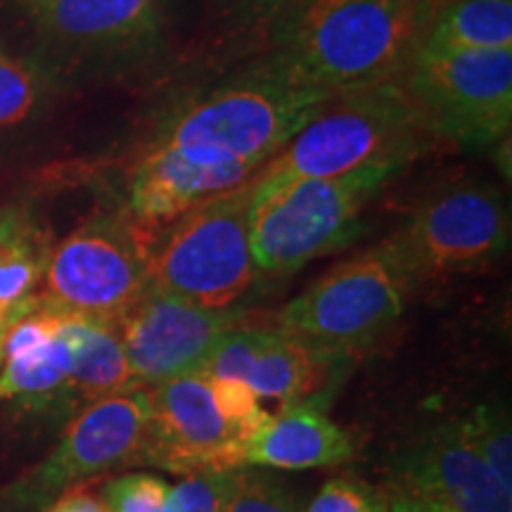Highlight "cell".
<instances>
[{
  "instance_id": "obj_29",
  "label": "cell",
  "mask_w": 512,
  "mask_h": 512,
  "mask_svg": "<svg viewBox=\"0 0 512 512\" xmlns=\"http://www.w3.org/2000/svg\"><path fill=\"white\" fill-rule=\"evenodd\" d=\"M387 512H448V510H444L437 503L427 501V498H420L415 494H408V491L389 486Z\"/></svg>"
},
{
  "instance_id": "obj_6",
  "label": "cell",
  "mask_w": 512,
  "mask_h": 512,
  "mask_svg": "<svg viewBox=\"0 0 512 512\" xmlns=\"http://www.w3.org/2000/svg\"><path fill=\"white\" fill-rule=\"evenodd\" d=\"M413 287V278L384 240L313 280L278 311L275 325L320 354L344 356L392 328Z\"/></svg>"
},
{
  "instance_id": "obj_8",
  "label": "cell",
  "mask_w": 512,
  "mask_h": 512,
  "mask_svg": "<svg viewBox=\"0 0 512 512\" xmlns=\"http://www.w3.org/2000/svg\"><path fill=\"white\" fill-rule=\"evenodd\" d=\"M399 81L437 138L465 150H484L508 138L512 50L420 46Z\"/></svg>"
},
{
  "instance_id": "obj_25",
  "label": "cell",
  "mask_w": 512,
  "mask_h": 512,
  "mask_svg": "<svg viewBox=\"0 0 512 512\" xmlns=\"http://www.w3.org/2000/svg\"><path fill=\"white\" fill-rule=\"evenodd\" d=\"M302 512H387V494L354 477H335L323 484Z\"/></svg>"
},
{
  "instance_id": "obj_12",
  "label": "cell",
  "mask_w": 512,
  "mask_h": 512,
  "mask_svg": "<svg viewBox=\"0 0 512 512\" xmlns=\"http://www.w3.org/2000/svg\"><path fill=\"white\" fill-rule=\"evenodd\" d=\"M240 320L238 309H204L150 285L119 320L133 384L152 389L178 375L200 373L216 342Z\"/></svg>"
},
{
  "instance_id": "obj_16",
  "label": "cell",
  "mask_w": 512,
  "mask_h": 512,
  "mask_svg": "<svg viewBox=\"0 0 512 512\" xmlns=\"http://www.w3.org/2000/svg\"><path fill=\"white\" fill-rule=\"evenodd\" d=\"M330 358L278 325L249 328L240 323L216 342L200 373L214 380L245 382L259 399L290 406L311 392L320 366Z\"/></svg>"
},
{
  "instance_id": "obj_9",
  "label": "cell",
  "mask_w": 512,
  "mask_h": 512,
  "mask_svg": "<svg viewBox=\"0 0 512 512\" xmlns=\"http://www.w3.org/2000/svg\"><path fill=\"white\" fill-rule=\"evenodd\" d=\"M147 422L150 392L143 387L83 406L48 456L0 489V512H43L83 479L138 463Z\"/></svg>"
},
{
  "instance_id": "obj_26",
  "label": "cell",
  "mask_w": 512,
  "mask_h": 512,
  "mask_svg": "<svg viewBox=\"0 0 512 512\" xmlns=\"http://www.w3.org/2000/svg\"><path fill=\"white\" fill-rule=\"evenodd\" d=\"M233 472H197L171 491V512H223Z\"/></svg>"
},
{
  "instance_id": "obj_23",
  "label": "cell",
  "mask_w": 512,
  "mask_h": 512,
  "mask_svg": "<svg viewBox=\"0 0 512 512\" xmlns=\"http://www.w3.org/2000/svg\"><path fill=\"white\" fill-rule=\"evenodd\" d=\"M297 496L278 479L261 472L235 470L223 512H302Z\"/></svg>"
},
{
  "instance_id": "obj_22",
  "label": "cell",
  "mask_w": 512,
  "mask_h": 512,
  "mask_svg": "<svg viewBox=\"0 0 512 512\" xmlns=\"http://www.w3.org/2000/svg\"><path fill=\"white\" fill-rule=\"evenodd\" d=\"M48 91V76L31 60L0 55V128L24 121Z\"/></svg>"
},
{
  "instance_id": "obj_1",
  "label": "cell",
  "mask_w": 512,
  "mask_h": 512,
  "mask_svg": "<svg viewBox=\"0 0 512 512\" xmlns=\"http://www.w3.org/2000/svg\"><path fill=\"white\" fill-rule=\"evenodd\" d=\"M434 0H304L280 15L268 60L304 86L347 93L399 81Z\"/></svg>"
},
{
  "instance_id": "obj_30",
  "label": "cell",
  "mask_w": 512,
  "mask_h": 512,
  "mask_svg": "<svg viewBox=\"0 0 512 512\" xmlns=\"http://www.w3.org/2000/svg\"><path fill=\"white\" fill-rule=\"evenodd\" d=\"M8 320H5V316H3V311H0V351H3V339H5V332H8Z\"/></svg>"
},
{
  "instance_id": "obj_10",
  "label": "cell",
  "mask_w": 512,
  "mask_h": 512,
  "mask_svg": "<svg viewBox=\"0 0 512 512\" xmlns=\"http://www.w3.org/2000/svg\"><path fill=\"white\" fill-rule=\"evenodd\" d=\"M387 245L415 285L475 271L508 252L510 209L491 185H451L432 192Z\"/></svg>"
},
{
  "instance_id": "obj_18",
  "label": "cell",
  "mask_w": 512,
  "mask_h": 512,
  "mask_svg": "<svg viewBox=\"0 0 512 512\" xmlns=\"http://www.w3.org/2000/svg\"><path fill=\"white\" fill-rule=\"evenodd\" d=\"M354 456L351 437L325 415L313 401L285 406L278 415H268L247 446V467L271 470H313L335 467Z\"/></svg>"
},
{
  "instance_id": "obj_15",
  "label": "cell",
  "mask_w": 512,
  "mask_h": 512,
  "mask_svg": "<svg viewBox=\"0 0 512 512\" xmlns=\"http://www.w3.org/2000/svg\"><path fill=\"white\" fill-rule=\"evenodd\" d=\"M392 486L448 512H512V494L489 470L463 420L434 427L396 458Z\"/></svg>"
},
{
  "instance_id": "obj_4",
  "label": "cell",
  "mask_w": 512,
  "mask_h": 512,
  "mask_svg": "<svg viewBox=\"0 0 512 512\" xmlns=\"http://www.w3.org/2000/svg\"><path fill=\"white\" fill-rule=\"evenodd\" d=\"M413 162L384 159L342 176L302 178L264 192L252 188L249 235L259 275H290L354 242L370 202Z\"/></svg>"
},
{
  "instance_id": "obj_21",
  "label": "cell",
  "mask_w": 512,
  "mask_h": 512,
  "mask_svg": "<svg viewBox=\"0 0 512 512\" xmlns=\"http://www.w3.org/2000/svg\"><path fill=\"white\" fill-rule=\"evenodd\" d=\"M460 420L479 456L503 489L512 494V432L508 413L498 406H477Z\"/></svg>"
},
{
  "instance_id": "obj_19",
  "label": "cell",
  "mask_w": 512,
  "mask_h": 512,
  "mask_svg": "<svg viewBox=\"0 0 512 512\" xmlns=\"http://www.w3.org/2000/svg\"><path fill=\"white\" fill-rule=\"evenodd\" d=\"M57 309V306H55ZM60 328L72 347V375L67 387V411L136 389L121 344L119 323L57 309Z\"/></svg>"
},
{
  "instance_id": "obj_28",
  "label": "cell",
  "mask_w": 512,
  "mask_h": 512,
  "mask_svg": "<svg viewBox=\"0 0 512 512\" xmlns=\"http://www.w3.org/2000/svg\"><path fill=\"white\" fill-rule=\"evenodd\" d=\"M43 512H107V508L100 498L86 494V491L69 489L67 494L55 498Z\"/></svg>"
},
{
  "instance_id": "obj_5",
  "label": "cell",
  "mask_w": 512,
  "mask_h": 512,
  "mask_svg": "<svg viewBox=\"0 0 512 512\" xmlns=\"http://www.w3.org/2000/svg\"><path fill=\"white\" fill-rule=\"evenodd\" d=\"M252 183L197 204L155 235L150 285L204 309H235L256 285Z\"/></svg>"
},
{
  "instance_id": "obj_24",
  "label": "cell",
  "mask_w": 512,
  "mask_h": 512,
  "mask_svg": "<svg viewBox=\"0 0 512 512\" xmlns=\"http://www.w3.org/2000/svg\"><path fill=\"white\" fill-rule=\"evenodd\" d=\"M171 491L162 477L155 475H124L112 479L102 489V505L107 512H171Z\"/></svg>"
},
{
  "instance_id": "obj_14",
  "label": "cell",
  "mask_w": 512,
  "mask_h": 512,
  "mask_svg": "<svg viewBox=\"0 0 512 512\" xmlns=\"http://www.w3.org/2000/svg\"><path fill=\"white\" fill-rule=\"evenodd\" d=\"M46 41L102 57L143 55L162 43L171 0H8Z\"/></svg>"
},
{
  "instance_id": "obj_17",
  "label": "cell",
  "mask_w": 512,
  "mask_h": 512,
  "mask_svg": "<svg viewBox=\"0 0 512 512\" xmlns=\"http://www.w3.org/2000/svg\"><path fill=\"white\" fill-rule=\"evenodd\" d=\"M72 347L60 328V313L41 299L34 311L5 332L0 351V399L36 411H67Z\"/></svg>"
},
{
  "instance_id": "obj_3",
  "label": "cell",
  "mask_w": 512,
  "mask_h": 512,
  "mask_svg": "<svg viewBox=\"0 0 512 512\" xmlns=\"http://www.w3.org/2000/svg\"><path fill=\"white\" fill-rule=\"evenodd\" d=\"M330 98L266 57L166 112L147 143L219 152L261 169Z\"/></svg>"
},
{
  "instance_id": "obj_2",
  "label": "cell",
  "mask_w": 512,
  "mask_h": 512,
  "mask_svg": "<svg viewBox=\"0 0 512 512\" xmlns=\"http://www.w3.org/2000/svg\"><path fill=\"white\" fill-rule=\"evenodd\" d=\"M432 133L401 81L335 93L252 178L254 192L342 176L384 159H418Z\"/></svg>"
},
{
  "instance_id": "obj_27",
  "label": "cell",
  "mask_w": 512,
  "mask_h": 512,
  "mask_svg": "<svg viewBox=\"0 0 512 512\" xmlns=\"http://www.w3.org/2000/svg\"><path fill=\"white\" fill-rule=\"evenodd\" d=\"M228 3L235 12H242V15L252 17H268V15H285L297 5H302L304 0H223Z\"/></svg>"
},
{
  "instance_id": "obj_11",
  "label": "cell",
  "mask_w": 512,
  "mask_h": 512,
  "mask_svg": "<svg viewBox=\"0 0 512 512\" xmlns=\"http://www.w3.org/2000/svg\"><path fill=\"white\" fill-rule=\"evenodd\" d=\"M150 422L138 463L176 475L242 470L252 437L216 406L204 373L178 375L147 389Z\"/></svg>"
},
{
  "instance_id": "obj_13",
  "label": "cell",
  "mask_w": 512,
  "mask_h": 512,
  "mask_svg": "<svg viewBox=\"0 0 512 512\" xmlns=\"http://www.w3.org/2000/svg\"><path fill=\"white\" fill-rule=\"evenodd\" d=\"M259 166L192 147L147 143L126 183V211L140 226L159 230L197 204L252 181Z\"/></svg>"
},
{
  "instance_id": "obj_7",
  "label": "cell",
  "mask_w": 512,
  "mask_h": 512,
  "mask_svg": "<svg viewBox=\"0 0 512 512\" xmlns=\"http://www.w3.org/2000/svg\"><path fill=\"white\" fill-rule=\"evenodd\" d=\"M157 230L128 211H98L50 247L41 299L57 309L119 323L150 287Z\"/></svg>"
},
{
  "instance_id": "obj_31",
  "label": "cell",
  "mask_w": 512,
  "mask_h": 512,
  "mask_svg": "<svg viewBox=\"0 0 512 512\" xmlns=\"http://www.w3.org/2000/svg\"><path fill=\"white\" fill-rule=\"evenodd\" d=\"M0 55H3V53H0Z\"/></svg>"
},
{
  "instance_id": "obj_20",
  "label": "cell",
  "mask_w": 512,
  "mask_h": 512,
  "mask_svg": "<svg viewBox=\"0 0 512 512\" xmlns=\"http://www.w3.org/2000/svg\"><path fill=\"white\" fill-rule=\"evenodd\" d=\"M422 46L512 50V0H434Z\"/></svg>"
}]
</instances>
